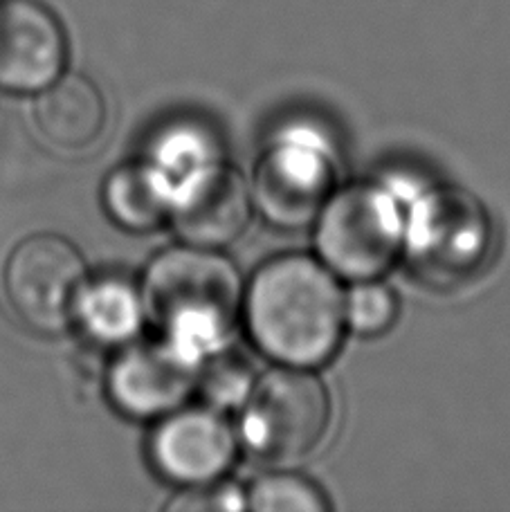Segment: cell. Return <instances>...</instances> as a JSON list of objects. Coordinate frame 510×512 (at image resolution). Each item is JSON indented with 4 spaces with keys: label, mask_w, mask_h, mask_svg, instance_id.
Returning <instances> with one entry per match:
<instances>
[{
    "label": "cell",
    "mask_w": 510,
    "mask_h": 512,
    "mask_svg": "<svg viewBox=\"0 0 510 512\" xmlns=\"http://www.w3.org/2000/svg\"><path fill=\"white\" fill-rule=\"evenodd\" d=\"M236 456L230 423L214 409H176L151 436V461L162 477L194 486L221 479Z\"/></svg>",
    "instance_id": "cell-11"
},
{
    "label": "cell",
    "mask_w": 510,
    "mask_h": 512,
    "mask_svg": "<svg viewBox=\"0 0 510 512\" xmlns=\"http://www.w3.org/2000/svg\"><path fill=\"white\" fill-rule=\"evenodd\" d=\"M315 223L326 268L344 279H378L403 250V216L391 194L376 185L342 189L329 198Z\"/></svg>",
    "instance_id": "cell-5"
},
{
    "label": "cell",
    "mask_w": 510,
    "mask_h": 512,
    "mask_svg": "<svg viewBox=\"0 0 510 512\" xmlns=\"http://www.w3.org/2000/svg\"><path fill=\"white\" fill-rule=\"evenodd\" d=\"M66 30L39 0H0V88L41 93L66 70Z\"/></svg>",
    "instance_id": "cell-10"
},
{
    "label": "cell",
    "mask_w": 510,
    "mask_h": 512,
    "mask_svg": "<svg viewBox=\"0 0 510 512\" xmlns=\"http://www.w3.org/2000/svg\"><path fill=\"white\" fill-rule=\"evenodd\" d=\"M203 353L173 337L138 342L117 355L108 391L126 416L151 420L180 409L200 382Z\"/></svg>",
    "instance_id": "cell-7"
},
{
    "label": "cell",
    "mask_w": 510,
    "mask_h": 512,
    "mask_svg": "<svg viewBox=\"0 0 510 512\" xmlns=\"http://www.w3.org/2000/svg\"><path fill=\"white\" fill-rule=\"evenodd\" d=\"M394 292L376 281H358L346 297V324L358 335H380L396 322Z\"/></svg>",
    "instance_id": "cell-16"
},
{
    "label": "cell",
    "mask_w": 510,
    "mask_h": 512,
    "mask_svg": "<svg viewBox=\"0 0 510 512\" xmlns=\"http://www.w3.org/2000/svg\"><path fill=\"white\" fill-rule=\"evenodd\" d=\"M142 315L144 308L138 292L120 281H102L86 288L77 319L97 340L120 344L138 333Z\"/></svg>",
    "instance_id": "cell-14"
},
{
    "label": "cell",
    "mask_w": 510,
    "mask_h": 512,
    "mask_svg": "<svg viewBox=\"0 0 510 512\" xmlns=\"http://www.w3.org/2000/svg\"><path fill=\"white\" fill-rule=\"evenodd\" d=\"M140 299L144 315L167 337L205 353L232 333L243 288L225 256L185 243L149 263Z\"/></svg>",
    "instance_id": "cell-2"
},
{
    "label": "cell",
    "mask_w": 510,
    "mask_h": 512,
    "mask_svg": "<svg viewBox=\"0 0 510 512\" xmlns=\"http://www.w3.org/2000/svg\"><path fill=\"white\" fill-rule=\"evenodd\" d=\"M171 196L167 171L149 162H129L115 169L102 189L108 216L129 232H149L165 223Z\"/></svg>",
    "instance_id": "cell-13"
},
{
    "label": "cell",
    "mask_w": 510,
    "mask_h": 512,
    "mask_svg": "<svg viewBox=\"0 0 510 512\" xmlns=\"http://www.w3.org/2000/svg\"><path fill=\"white\" fill-rule=\"evenodd\" d=\"M245 324L259 349L284 367L315 369L340 349L346 297L326 265L284 254L254 274L245 295Z\"/></svg>",
    "instance_id": "cell-1"
},
{
    "label": "cell",
    "mask_w": 510,
    "mask_h": 512,
    "mask_svg": "<svg viewBox=\"0 0 510 512\" xmlns=\"http://www.w3.org/2000/svg\"><path fill=\"white\" fill-rule=\"evenodd\" d=\"M3 286L21 322L43 335H57L75 322L88 288L84 256L57 234H36L7 256Z\"/></svg>",
    "instance_id": "cell-6"
},
{
    "label": "cell",
    "mask_w": 510,
    "mask_h": 512,
    "mask_svg": "<svg viewBox=\"0 0 510 512\" xmlns=\"http://www.w3.org/2000/svg\"><path fill=\"white\" fill-rule=\"evenodd\" d=\"M250 214L252 194L241 173L212 160L187 171L173 189L169 221L182 243L218 250L239 239Z\"/></svg>",
    "instance_id": "cell-8"
},
{
    "label": "cell",
    "mask_w": 510,
    "mask_h": 512,
    "mask_svg": "<svg viewBox=\"0 0 510 512\" xmlns=\"http://www.w3.org/2000/svg\"><path fill=\"white\" fill-rule=\"evenodd\" d=\"M409 265L434 286L475 277L493 250V221L466 189H434L418 200L405 227Z\"/></svg>",
    "instance_id": "cell-3"
},
{
    "label": "cell",
    "mask_w": 510,
    "mask_h": 512,
    "mask_svg": "<svg viewBox=\"0 0 510 512\" xmlns=\"http://www.w3.org/2000/svg\"><path fill=\"white\" fill-rule=\"evenodd\" d=\"M245 508L257 512H324L329 510L324 492L299 474H268L252 483Z\"/></svg>",
    "instance_id": "cell-15"
},
{
    "label": "cell",
    "mask_w": 510,
    "mask_h": 512,
    "mask_svg": "<svg viewBox=\"0 0 510 512\" xmlns=\"http://www.w3.org/2000/svg\"><path fill=\"white\" fill-rule=\"evenodd\" d=\"M331 396L306 369L270 371L245 398L241 432L254 454L275 463H295L317 450L329 432Z\"/></svg>",
    "instance_id": "cell-4"
},
{
    "label": "cell",
    "mask_w": 510,
    "mask_h": 512,
    "mask_svg": "<svg viewBox=\"0 0 510 512\" xmlns=\"http://www.w3.org/2000/svg\"><path fill=\"white\" fill-rule=\"evenodd\" d=\"M245 508V497L239 488L223 481H205L185 486L178 492L176 499H171L167 510L171 512H225Z\"/></svg>",
    "instance_id": "cell-17"
},
{
    "label": "cell",
    "mask_w": 510,
    "mask_h": 512,
    "mask_svg": "<svg viewBox=\"0 0 510 512\" xmlns=\"http://www.w3.org/2000/svg\"><path fill=\"white\" fill-rule=\"evenodd\" d=\"M250 194L270 225L302 230L320 218L333 196V167L313 144L281 142L263 153Z\"/></svg>",
    "instance_id": "cell-9"
},
{
    "label": "cell",
    "mask_w": 510,
    "mask_h": 512,
    "mask_svg": "<svg viewBox=\"0 0 510 512\" xmlns=\"http://www.w3.org/2000/svg\"><path fill=\"white\" fill-rule=\"evenodd\" d=\"M200 382L205 384L209 398L218 405L245 400L250 393V373L239 360H218L209 369L200 371Z\"/></svg>",
    "instance_id": "cell-18"
},
{
    "label": "cell",
    "mask_w": 510,
    "mask_h": 512,
    "mask_svg": "<svg viewBox=\"0 0 510 512\" xmlns=\"http://www.w3.org/2000/svg\"><path fill=\"white\" fill-rule=\"evenodd\" d=\"M36 95V126L57 149L81 151L102 135L106 102L99 88L84 75H61Z\"/></svg>",
    "instance_id": "cell-12"
}]
</instances>
